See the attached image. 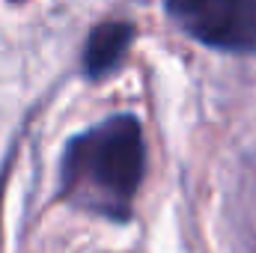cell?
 <instances>
[{"label": "cell", "mask_w": 256, "mask_h": 253, "mask_svg": "<svg viewBox=\"0 0 256 253\" xmlns=\"http://www.w3.org/2000/svg\"><path fill=\"white\" fill-rule=\"evenodd\" d=\"M146 170L143 131L134 116H110L68 140L60 161V196L68 206L126 220Z\"/></svg>", "instance_id": "cell-1"}, {"label": "cell", "mask_w": 256, "mask_h": 253, "mask_svg": "<svg viewBox=\"0 0 256 253\" xmlns=\"http://www.w3.org/2000/svg\"><path fill=\"white\" fill-rule=\"evenodd\" d=\"M170 21L191 39L230 51H256V0H167Z\"/></svg>", "instance_id": "cell-2"}, {"label": "cell", "mask_w": 256, "mask_h": 253, "mask_svg": "<svg viewBox=\"0 0 256 253\" xmlns=\"http://www.w3.org/2000/svg\"><path fill=\"white\" fill-rule=\"evenodd\" d=\"M134 42V27L126 21H108L98 24L90 39H86V51H84V68L92 80L108 78L110 72H116L120 63L126 60L128 48Z\"/></svg>", "instance_id": "cell-3"}]
</instances>
